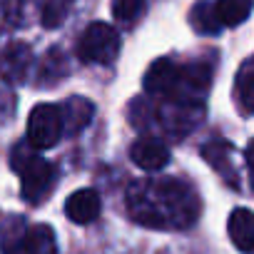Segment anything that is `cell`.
Here are the masks:
<instances>
[{"label":"cell","instance_id":"cell-1","mask_svg":"<svg viewBox=\"0 0 254 254\" xmlns=\"http://www.w3.org/2000/svg\"><path fill=\"white\" fill-rule=\"evenodd\" d=\"M127 209L142 227L185 229L199 217V197L187 182L177 177L132 182L127 190Z\"/></svg>","mask_w":254,"mask_h":254},{"label":"cell","instance_id":"cell-2","mask_svg":"<svg viewBox=\"0 0 254 254\" xmlns=\"http://www.w3.org/2000/svg\"><path fill=\"white\" fill-rule=\"evenodd\" d=\"M10 167L20 175L23 199L30 204H40L55 187V167L38 155L30 145H18L10 155Z\"/></svg>","mask_w":254,"mask_h":254},{"label":"cell","instance_id":"cell-3","mask_svg":"<svg viewBox=\"0 0 254 254\" xmlns=\"http://www.w3.org/2000/svg\"><path fill=\"white\" fill-rule=\"evenodd\" d=\"M120 35L107 23H90L77 38L75 53L85 65H112L120 55Z\"/></svg>","mask_w":254,"mask_h":254},{"label":"cell","instance_id":"cell-4","mask_svg":"<svg viewBox=\"0 0 254 254\" xmlns=\"http://www.w3.org/2000/svg\"><path fill=\"white\" fill-rule=\"evenodd\" d=\"M63 112L58 105H38L28 120V145L33 150L55 147L63 137Z\"/></svg>","mask_w":254,"mask_h":254},{"label":"cell","instance_id":"cell-5","mask_svg":"<svg viewBox=\"0 0 254 254\" xmlns=\"http://www.w3.org/2000/svg\"><path fill=\"white\" fill-rule=\"evenodd\" d=\"M130 160L145 172H157L170 162V147L157 137H140L130 147Z\"/></svg>","mask_w":254,"mask_h":254},{"label":"cell","instance_id":"cell-6","mask_svg":"<svg viewBox=\"0 0 254 254\" xmlns=\"http://www.w3.org/2000/svg\"><path fill=\"white\" fill-rule=\"evenodd\" d=\"M30 65H33V50L25 43H13L3 55H0V77L10 85L23 82Z\"/></svg>","mask_w":254,"mask_h":254},{"label":"cell","instance_id":"cell-7","mask_svg":"<svg viewBox=\"0 0 254 254\" xmlns=\"http://www.w3.org/2000/svg\"><path fill=\"white\" fill-rule=\"evenodd\" d=\"M177 75H180V65H175L172 60H155L147 72H145V92L150 95H160V97H170L175 92L177 85Z\"/></svg>","mask_w":254,"mask_h":254},{"label":"cell","instance_id":"cell-8","mask_svg":"<svg viewBox=\"0 0 254 254\" xmlns=\"http://www.w3.org/2000/svg\"><path fill=\"white\" fill-rule=\"evenodd\" d=\"M100 209H102V199L95 190H77L67 197L65 202V214L70 222L75 224H90L92 219L100 217Z\"/></svg>","mask_w":254,"mask_h":254},{"label":"cell","instance_id":"cell-9","mask_svg":"<svg viewBox=\"0 0 254 254\" xmlns=\"http://www.w3.org/2000/svg\"><path fill=\"white\" fill-rule=\"evenodd\" d=\"M199 115H202V107L197 102H172L170 107L162 110V122L170 132L185 135L199 122Z\"/></svg>","mask_w":254,"mask_h":254},{"label":"cell","instance_id":"cell-10","mask_svg":"<svg viewBox=\"0 0 254 254\" xmlns=\"http://www.w3.org/2000/svg\"><path fill=\"white\" fill-rule=\"evenodd\" d=\"M60 112H63V132L65 135H77L90 125V120L95 115V107L87 97H70L60 107Z\"/></svg>","mask_w":254,"mask_h":254},{"label":"cell","instance_id":"cell-11","mask_svg":"<svg viewBox=\"0 0 254 254\" xmlns=\"http://www.w3.org/2000/svg\"><path fill=\"white\" fill-rule=\"evenodd\" d=\"M229 239L234 242L237 249L242 252H254V212L252 209H234L229 214Z\"/></svg>","mask_w":254,"mask_h":254},{"label":"cell","instance_id":"cell-12","mask_svg":"<svg viewBox=\"0 0 254 254\" xmlns=\"http://www.w3.org/2000/svg\"><path fill=\"white\" fill-rule=\"evenodd\" d=\"M23 249H25V254H58V239H55L53 227H48V224L28 227Z\"/></svg>","mask_w":254,"mask_h":254},{"label":"cell","instance_id":"cell-13","mask_svg":"<svg viewBox=\"0 0 254 254\" xmlns=\"http://www.w3.org/2000/svg\"><path fill=\"white\" fill-rule=\"evenodd\" d=\"M249 13H252V0H217L214 3V15L222 28L224 25L237 28L249 18Z\"/></svg>","mask_w":254,"mask_h":254},{"label":"cell","instance_id":"cell-14","mask_svg":"<svg viewBox=\"0 0 254 254\" xmlns=\"http://www.w3.org/2000/svg\"><path fill=\"white\" fill-rule=\"evenodd\" d=\"M234 90H237V100H239L242 110L254 112V58H249V60L239 67Z\"/></svg>","mask_w":254,"mask_h":254},{"label":"cell","instance_id":"cell-15","mask_svg":"<svg viewBox=\"0 0 254 254\" xmlns=\"http://www.w3.org/2000/svg\"><path fill=\"white\" fill-rule=\"evenodd\" d=\"M23 239H25L23 219L20 217H10V222L0 229V249H3V254H25Z\"/></svg>","mask_w":254,"mask_h":254},{"label":"cell","instance_id":"cell-16","mask_svg":"<svg viewBox=\"0 0 254 254\" xmlns=\"http://www.w3.org/2000/svg\"><path fill=\"white\" fill-rule=\"evenodd\" d=\"M72 8V0H45V5H43V13H40V23L43 28L53 30L58 25L65 23L67 13Z\"/></svg>","mask_w":254,"mask_h":254},{"label":"cell","instance_id":"cell-17","mask_svg":"<svg viewBox=\"0 0 254 254\" xmlns=\"http://www.w3.org/2000/svg\"><path fill=\"white\" fill-rule=\"evenodd\" d=\"M192 25L199 33H204V35H217L222 30V25H219V20L214 15V5H209V3H199L192 10Z\"/></svg>","mask_w":254,"mask_h":254},{"label":"cell","instance_id":"cell-18","mask_svg":"<svg viewBox=\"0 0 254 254\" xmlns=\"http://www.w3.org/2000/svg\"><path fill=\"white\" fill-rule=\"evenodd\" d=\"M112 15L120 23L132 25L145 15V0H112Z\"/></svg>","mask_w":254,"mask_h":254},{"label":"cell","instance_id":"cell-19","mask_svg":"<svg viewBox=\"0 0 254 254\" xmlns=\"http://www.w3.org/2000/svg\"><path fill=\"white\" fill-rule=\"evenodd\" d=\"M67 72V63L65 55L60 50H50L43 58V67H40V77H63Z\"/></svg>","mask_w":254,"mask_h":254},{"label":"cell","instance_id":"cell-20","mask_svg":"<svg viewBox=\"0 0 254 254\" xmlns=\"http://www.w3.org/2000/svg\"><path fill=\"white\" fill-rule=\"evenodd\" d=\"M247 167H249V180H252V190H254V140L247 147Z\"/></svg>","mask_w":254,"mask_h":254}]
</instances>
